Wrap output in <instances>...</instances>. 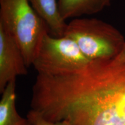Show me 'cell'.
Listing matches in <instances>:
<instances>
[{"label": "cell", "instance_id": "8fae6325", "mask_svg": "<svg viewBox=\"0 0 125 125\" xmlns=\"http://www.w3.org/2000/svg\"><path fill=\"white\" fill-rule=\"evenodd\" d=\"M23 125H32V123H31L29 121V119H27V121H26V122Z\"/></svg>", "mask_w": 125, "mask_h": 125}, {"label": "cell", "instance_id": "6da1fadb", "mask_svg": "<svg viewBox=\"0 0 125 125\" xmlns=\"http://www.w3.org/2000/svg\"><path fill=\"white\" fill-rule=\"evenodd\" d=\"M30 107L53 122L125 125V62L94 61L73 74H37Z\"/></svg>", "mask_w": 125, "mask_h": 125}, {"label": "cell", "instance_id": "ba28073f", "mask_svg": "<svg viewBox=\"0 0 125 125\" xmlns=\"http://www.w3.org/2000/svg\"><path fill=\"white\" fill-rule=\"evenodd\" d=\"M16 79L9 82L1 93L0 100V125H23L27 118L21 117L16 108Z\"/></svg>", "mask_w": 125, "mask_h": 125}, {"label": "cell", "instance_id": "8992f818", "mask_svg": "<svg viewBox=\"0 0 125 125\" xmlns=\"http://www.w3.org/2000/svg\"><path fill=\"white\" fill-rule=\"evenodd\" d=\"M31 6L44 21L51 35L56 37L64 35L67 26L59 11L58 0H29Z\"/></svg>", "mask_w": 125, "mask_h": 125}, {"label": "cell", "instance_id": "9c48e42d", "mask_svg": "<svg viewBox=\"0 0 125 125\" xmlns=\"http://www.w3.org/2000/svg\"><path fill=\"white\" fill-rule=\"evenodd\" d=\"M27 118L32 125H69L65 121L53 122L43 118L40 114L30 109L27 115Z\"/></svg>", "mask_w": 125, "mask_h": 125}, {"label": "cell", "instance_id": "5b68a950", "mask_svg": "<svg viewBox=\"0 0 125 125\" xmlns=\"http://www.w3.org/2000/svg\"><path fill=\"white\" fill-rule=\"evenodd\" d=\"M28 67L19 46L0 24V93L9 82L27 74Z\"/></svg>", "mask_w": 125, "mask_h": 125}, {"label": "cell", "instance_id": "7a4b0ae2", "mask_svg": "<svg viewBox=\"0 0 125 125\" xmlns=\"http://www.w3.org/2000/svg\"><path fill=\"white\" fill-rule=\"evenodd\" d=\"M64 36L74 41L90 62L116 59L125 47L124 35L96 18L74 19L67 23Z\"/></svg>", "mask_w": 125, "mask_h": 125}, {"label": "cell", "instance_id": "3957f363", "mask_svg": "<svg viewBox=\"0 0 125 125\" xmlns=\"http://www.w3.org/2000/svg\"><path fill=\"white\" fill-rule=\"evenodd\" d=\"M0 24L19 46L29 68L43 36L49 32L45 22L29 0H0Z\"/></svg>", "mask_w": 125, "mask_h": 125}, {"label": "cell", "instance_id": "30bf717a", "mask_svg": "<svg viewBox=\"0 0 125 125\" xmlns=\"http://www.w3.org/2000/svg\"><path fill=\"white\" fill-rule=\"evenodd\" d=\"M115 59L120 62H125V47L124 49L123 50V51L121 52V53Z\"/></svg>", "mask_w": 125, "mask_h": 125}, {"label": "cell", "instance_id": "277c9868", "mask_svg": "<svg viewBox=\"0 0 125 125\" xmlns=\"http://www.w3.org/2000/svg\"><path fill=\"white\" fill-rule=\"evenodd\" d=\"M91 62L73 40L64 36L56 37L47 32L41 42L32 65L37 74L59 75L81 71Z\"/></svg>", "mask_w": 125, "mask_h": 125}, {"label": "cell", "instance_id": "52a82bcc", "mask_svg": "<svg viewBox=\"0 0 125 125\" xmlns=\"http://www.w3.org/2000/svg\"><path fill=\"white\" fill-rule=\"evenodd\" d=\"M58 3L60 15L66 21L99 13L110 6L111 0H58Z\"/></svg>", "mask_w": 125, "mask_h": 125}]
</instances>
